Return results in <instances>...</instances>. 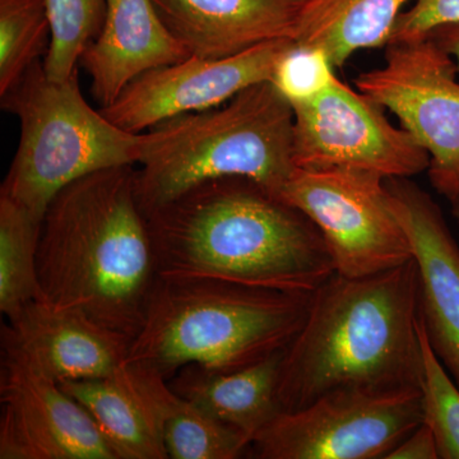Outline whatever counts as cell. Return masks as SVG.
<instances>
[{"label": "cell", "mask_w": 459, "mask_h": 459, "mask_svg": "<svg viewBox=\"0 0 459 459\" xmlns=\"http://www.w3.org/2000/svg\"><path fill=\"white\" fill-rule=\"evenodd\" d=\"M146 219L161 277L312 295L336 273L312 220L247 178L204 181Z\"/></svg>", "instance_id": "6da1fadb"}, {"label": "cell", "mask_w": 459, "mask_h": 459, "mask_svg": "<svg viewBox=\"0 0 459 459\" xmlns=\"http://www.w3.org/2000/svg\"><path fill=\"white\" fill-rule=\"evenodd\" d=\"M38 272L41 301L132 343L159 280L134 166L92 172L57 193L42 219Z\"/></svg>", "instance_id": "7a4b0ae2"}, {"label": "cell", "mask_w": 459, "mask_h": 459, "mask_svg": "<svg viewBox=\"0 0 459 459\" xmlns=\"http://www.w3.org/2000/svg\"><path fill=\"white\" fill-rule=\"evenodd\" d=\"M419 276L415 258L365 277L336 273L312 294L303 327L283 352L282 412L341 388H420Z\"/></svg>", "instance_id": "3957f363"}, {"label": "cell", "mask_w": 459, "mask_h": 459, "mask_svg": "<svg viewBox=\"0 0 459 459\" xmlns=\"http://www.w3.org/2000/svg\"><path fill=\"white\" fill-rule=\"evenodd\" d=\"M312 295L213 279L159 276L126 361L170 379L186 365L232 371L282 351Z\"/></svg>", "instance_id": "277c9868"}, {"label": "cell", "mask_w": 459, "mask_h": 459, "mask_svg": "<svg viewBox=\"0 0 459 459\" xmlns=\"http://www.w3.org/2000/svg\"><path fill=\"white\" fill-rule=\"evenodd\" d=\"M135 193L144 216L204 181L247 178L279 197L295 171L294 110L271 81L228 102L170 117L146 134Z\"/></svg>", "instance_id": "5b68a950"}, {"label": "cell", "mask_w": 459, "mask_h": 459, "mask_svg": "<svg viewBox=\"0 0 459 459\" xmlns=\"http://www.w3.org/2000/svg\"><path fill=\"white\" fill-rule=\"evenodd\" d=\"M3 110L18 117L21 138L0 195L35 219L57 193L92 172L141 162L146 134L123 131L87 104L78 69L68 80H50L42 60L7 92Z\"/></svg>", "instance_id": "8992f818"}, {"label": "cell", "mask_w": 459, "mask_h": 459, "mask_svg": "<svg viewBox=\"0 0 459 459\" xmlns=\"http://www.w3.org/2000/svg\"><path fill=\"white\" fill-rule=\"evenodd\" d=\"M279 197L319 229L341 276H370L413 258L385 178L377 172L296 168Z\"/></svg>", "instance_id": "52a82bcc"}, {"label": "cell", "mask_w": 459, "mask_h": 459, "mask_svg": "<svg viewBox=\"0 0 459 459\" xmlns=\"http://www.w3.org/2000/svg\"><path fill=\"white\" fill-rule=\"evenodd\" d=\"M422 421L420 388H341L281 412L250 446L262 459H385Z\"/></svg>", "instance_id": "ba28073f"}, {"label": "cell", "mask_w": 459, "mask_h": 459, "mask_svg": "<svg viewBox=\"0 0 459 459\" xmlns=\"http://www.w3.org/2000/svg\"><path fill=\"white\" fill-rule=\"evenodd\" d=\"M385 57L358 75L356 90L392 111L427 151L431 186L452 201L459 192L457 65L430 36L389 41Z\"/></svg>", "instance_id": "9c48e42d"}, {"label": "cell", "mask_w": 459, "mask_h": 459, "mask_svg": "<svg viewBox=\"0 0 459 459\" xmlns=\"http://www.w3.org/2000/svg\"><path fill=\"white\" fill-rule=\"evenodd\" d=\"M291 107L295 168L356 169L386 179L415 177L430 165L427 151L389 122L385 108L337 75L318 95Z\"/></svg>", "instance_id": "30bf717a"}, {"label": "cell", "mask_w": 459, "mask_h": 459, "mask_svg": "<svg viewBox=\"0 0 459 459\" xmlns=\"http://www.w3.org/2000/svg\"><path fill=\"white\" fill-rule=\"evenodd\" d=\"M2 344L0 458L117 459L83 406Z\"/></svg>", "instance_id": "8fae6325"}, {"label": "cell", "mask_w": 459, "mask_h": 459, "mask_svg": "<svg viewBox=\"0 0 459 459\" xmlns=\"http://www.w3.org/2000/svg\"><path fill=\"white\" fill-rule=\"evenodd\" d=\"M294 42L281 39L234 56H189L152 69L133 81L113 104L100 108V111L117 128L141 133L178 115L221 107L247 87L272 81L277 63Z\"/></svg>", "instance_id": "7c38bea8"}, {"label": "cell", "mask_w": 459, "mask_h": 459, "mask_svg": "<svg viewBox=\"0 0 459 459\" xmlns=\"http://www.w3.org/2000/svg\"><path fill=\"white\" fill-rule=\"evenodd\" d=\"M392 207L409 237L418 265L419 316L459 386V246L433 198L410 178H386Z\"/></svg>", "instance_id": "4fadbf2b"}, {"label": "cell", "mask_w": 459, "mask_h": 459, "mask_svg": "<svg viewBox=\"0 0 459 459\" xmlns=\"http://www.w3.org/2000/svg\"><path fill=\"white\" fill-rule=\"evenodd\" d=\"M8 320L2 342L57 383L111 376L128 358L131 341L74 310L35 300Z\"/></svg>", "instance_id": "5bb4252c"}, {"label": "cell", "mask_w": 459, "mask_h": 459, "mask_svg": "<svg viewBox=\"0 0 459 459\" xmlns=\"http://www.w3.org/2000/svg\"><path fill=\"white\" fill-rule=\"evenodd\" d=\"M190 56L221 59L263 42L294 40L307 0H152Z\"/></svg>", "instance_id": "9a60e30c"}, {"label": "cell", "mask_w": 459, "mask_h": 459, "mask_svg": "<svg viewBox=\"0 0 459 459\" xmlns=\"http://www.w3.org/2000/svg\"><path fill=\"white\" fill-rule=\"evenodd\" d=\"M189 56L152 0H108L104 26L83 51L80 65L92 81L93 99L107 108L140 75Z\"/></svg>", "instance_id": "2e32d148"}, {"label": "cell", "mask_w": 459, "mask_h": 459, "mask_svg": "<svg viewBox=\"0 0 459 459\" xmlns=\"http://www.w3.org/2000/svg\"><path fill=\"white\" fill-rule=\"evenodd\" d=\"M285 350L232 371L186 365L175 374L170 385L181 397L252 444L256 435L282 412L277 386Z\"/></svg>", "instance_id": "e0dca14e"}, {"label": "cell", "mask_w": 459, "mask_h": 459, "mask_svg": "<svg viewBox=\"0 0 459 459\" xmlns=\"http://www.w3.org/2000/svg\"><path fill=\"white\" fill-rule=\"evenodd\" d=\"M59 385L90 413L117 459L169 458L161 427L134 364L126 361L108 377Z\"/></svg>", "instance_id": "ac0fdd59"}, {"label": "cell", "mask_w": 459, "mask_h": 459, "mask_svg": "<svg viewBox=\"0 0 459 459\" xmlns=\"http://www.w3.org/2000/svg\"><path fill=\"white\" fill-rule=\"evenodd\" d=\"M410 0H307L294 41L325 51L334 68L353 53L385 48Z\"/></svg>", "instance_id": "d6986e66"}, {"label": "cell", "mask_w": 459, "mask_h": 459, "mask_svg": "<svg viewBox=\"0 0 459 459\" xmlns=\"http://www.w3.org/2000/svg\"><path fill=\"white\" fill-rule=\"evenodd\" d=\"M132 364L159 420L169 458L235 459L250 446L243 435L178 394L164 377Z\"/></svg>", "instance_id": "ffe728a7"}, {"label": "cell", "mask_w": 459, "mask_h": 459, "mask_svg": "<svg viewBox=\"0 0 459 459\" xmlns=\"http://www.w3.org/2000/svg\"><path fill=\"white\" fill-rule=\"evenodd\" d=\"M41 221L0 195V310L8 319L40 300L38 249Z\"/></svg>", "instance_id": "44dd1931"}, {"label": "cell", "mask_w": 459, "mask_h": 459, "mask_svg": "<svg viewBox=\"0 0 459 459\" xmlns=\"http://www.w3.org/2000/svg\"><path fill=\"white\" fill-rule=\"evenodd\" d=\"M47 0H0V95L49 51Z\"/></svg>", "instance_id": "7402d4cb"}, {"label": "cell", "mask_w": 459, "mask_h": 459, "mask_svg": "<svg viewBox=\"0 0 459 459\" xmlns=\"http://www.w3.org/2000/svg\"><path fill=\"white\" fill-rule=\"evenodd\" d=\"M47 5L51 42L42 65L50 80L60 82L77 71L83 51L98 38L108 0H47Z\"/></svg>", "instance_id": "603a6c76"}, {"label": "cell", "mask_w": 459, "mask_h": 459, "mask_svg": "<svg viewBox=\"0 0 459 459\" xmlns=\"http://www.w3.org/2000/svg\"><path fill=\"white\" fill-rule=\"evenodd\" d=\"M424 424L433 431L440 459H459V386L435 355L419 316Z\"/></svg>", "instance_id": "cb8c5ba5"}, {"label": "cell", "mask_w": 459, "mask_h": 459, "mask_svg": "<svg viewBox=\"0 0 459 459\" xmlns=\"http://www.w3.org/2000/svg\"><path fill=\"white\" fill-rule=\"evenodd\" d=\"M334 77L325 51L294 42L277 63L271 82L292 105L318 95Z\"/></svg>", "instance_id": "d4e9b609"}, {"label": "cell", "mask_w": 459, "mask_h": 459, "mask_svg": "<svg viewBox=\"0 0 459 459\" xmlns=\"http://www.w3.org/2000/svg\"><path fill=\"white\" fill-rule=\"evenodd\" d=\"M457 22L459 0H415V4L398 17L391 41L424 38L437 27Z\"/></svg>", "instance_id": "484cf974"}, {"label": "cell", "mask_w": 459, "mask_h": 459, "mask_svg": "<svg viewBox=\"0 0 459 459\" xmlns=\"http://www.w3.org/2000/svg\"><path fill=\"white\" fill-rule=\"evenodd\" d=\"M385 459H439L433 431L422 422Z\"/></svg>", "instance_id": "4316f807"}, {"label": "cell", "mask_w": 459, "mask_h": 459, "mask_svg": "<svg viewBox=\"0 0 459 459\" xmlns=\"http://www.w3.org/2000/svg\"><path fill=\"white\" fill-rule=\"evenodd\" d=\"M428 36L455 59L459 72V22L437 27Z\"/></svg>", "instance_id": "83f0119b"}, {"label": "cell", "mask_w": 459, "mask_h": 459, "mask_svg": "<svg viewBox=\"0 0 459 459\" xmlns=\"http://www.w3.org/2000/svg\"><path fill=\"white\" fill-rule=\"evenodd\" d=\"M449 202H451L452 204L453 216H455L459 221V192L457 193V195Z\"/></svg>", "instance_id": "f1b7e54d"}]
</instances>
